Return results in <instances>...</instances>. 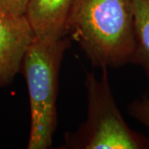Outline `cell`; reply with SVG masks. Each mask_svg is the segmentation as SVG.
I'll return each mask as SVG.
<instances>
[{"label": "cell", "mask_w": 149, "mask_h": 149, "mask_svg": "<svg viewBox=\"0 0 149 149\" xmlns=\"http://www.w3.org/2000/svg\"><path fill=\"white\" fill-rule=\"evenodd\" d=\"M66 33L96 67L131 63L135 49L133 0H74Z\"/></svg>", "instance_id": "obj_1"}, {"label": "cell", "mask_w": 149, "mask_h": 149, "mask_svg": "<svg viewBox=\"0 0 149 149\" xmlns=\"http://www.w3.org/2000/svg\"><path fill=\"white\" fill-rule=\"evenodd\" d=\"M70 41L67 36L59 40L35 37L24 56L21 70L27 82L31 114L28 149L52 145L57 127L59 72Z\"/></svg>", "instance_id": "obj_2"}, {"label": "cell", "mask_w": 149, "mask_h": 149, "mask_svg": "<svg viewBox=\"0 0 149 149\" xmlns=\"http://www.w3.org/2000/svg\"><path fill=\"white\" fill-rule=\"evenodd\" d=\"M85 86L87 117L75 131L65 134L62 148H149V139L132 130L123 119L112 93L107 68H102L100 79L88 72Z\"/></svg>", "instance_id": "obj_3"}, {"label": "cell", "mask_w": 149, "mask_h": 149, "mask_svg": "<svg viewBox=\"0 0 149 149\" xmlns=\"http://www.w3.org/2000/svg\"><path fill=\"white\" fill-rule=\"evenodd\" d=\"M35 34L25 15H13L0 8V87L9 85L22 69Z\"/></svg>", "instance_id": "obj_4"}, {"label": "cell", "mask_w": 149, "mask_h": 149, "mask_svg": "<svg viewBox=\"0 0 149 149\" xmlns=\"http://www.w3.org/2000/svg\"><path fill=\"white\" fill-rule=\"evenodd\" d=\"M74 0H29L25 16L35 37L59 40L67 36L66 22Z\"/></svg>", "instance_id": "obj_5"}, {"label": "cell", "mask_w": 149, "mask_h": 149, "mask_svg": "<svg viewBox=\"0 0 149 149\" xmlns=\"http://www.w3.org/2000/svg\"><path fill=\"white\" fill-rule=\"evenodd\" d=\"M135 49L131 63L142 67L149 80V0H133Z\"/></svg>", "instance_id": "obj_6"}, {"label": "cell", "mask_w": 149, "mask_h": 149, "mask_svg": "<svg viewBox=\"0 0 149 149\" xmlns=\"http://www.w3.org/2000/svg\"><path fill=\"white\" fill-rule=\"evenodd\" d=\"M128 114L149 130V98L147 95L132 101L128 105Z\"/></svg>", "instance_id": "obj_7"}, {"label": "cell", "mask_w": 149, "mask_h": 149, "mask_svg": "<svg viewBox=\"0 0 149 149\" xmlns=\"http://www.w3.org/2000/svg\"><path fill=\"white\" fill-rule=\"evenodd\" d=\"M29 0H0V8L13 15H25Z\"/></svg>", "instance_id": "obj_8"}]
</instances>
